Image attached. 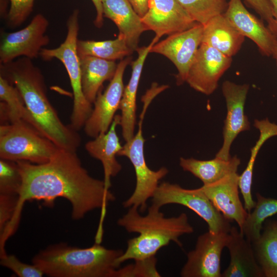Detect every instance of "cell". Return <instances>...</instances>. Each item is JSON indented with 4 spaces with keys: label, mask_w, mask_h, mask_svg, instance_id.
<instances>
[{
    "label": "cell",
    "mask_w": 277,
    "mask_h": 277,
    "mask_svg": "<svg viewBox=\"0 0 277 277\" xmlns=\"http://www.w3.org/2000/svg\"><path fill=\"white\" fill-rule=\"evenodd\" d=\"M16 163L22 184L15 212L8 227L10 231L14 232L17 227L26 202L43 201L47 206H52L56 198L63 197L71 203L72 217L74 220H80L88 212L101 208L96 233L103 234L106 206L115 197L106 188L104 181L89 175L76 152L60 149L50 161L44 164L27 161Z\"/></svg>",
    "instance_id": "obj_1"
},
{
    "label": "cell",
    "mask_w": 277,
    "mask_h": 277,
    "mask_svg": "<svg viewBox=\"0 0 277 277\" xmlns=\"http://www.w3.org/2000/svg\"><path fill=\"white\" fill-rule=\"evenodd\" d=\"M26 57L1 64V76L15 86L41 132L59 148L76 152L81 143L78 131L64 124L47 96L44 76Z\"/></svg>",
    "instance_id": "obj_2"
},
{
    "label": "cell",
    "mask_w": 277,
    "mask_h": 277,
    "mask_svg": "<svg viewBox=\"0 0 277 277\" xmlns=\"http://www.w3.org/2000/svg\"><path fill=\"white\" fill-rule=\"evenodd\" d=\"M160 209V207L152 204L146 215H141L137 208L130 207L118 220L117 224L127 231L138 234L127 241L126 251L117 259L119 266L128 260L141 261L155 256L161 248L171 241L182 247L179 238L193 232V227L185 213L166 217Z\"/></svg>",
    "instance_id": "obj_3"
},
{
    "label": "cell",
    "mask_w": 277,
    "mask_h": 277,
    "mask_svg": "<svg viewBox=\"0 0 277 277\" xmlns=\"http://www.w3.org/2000/svg\"><path fill=\"white\" fill-rule=\"evenodd\" d=\"M123 253L97 243L85 248L61 243L39 251L32 264L52 277H115L117 260Z\"/></svg>",
    "instance_id": "obj_4"
},
{
    "label": "cell",
    "mask_w": 277,
    "mask_h": 277,
    "mask_svg": "<svg viewBox=\"0 0 277 277\" xmlns=\"http://www.w3.org/2000/svg\"><path fill=\"white\" fill-rule=\"evenodd\" d=\"M78 14L79 10H74L68 18L67 35L60 46L54 49L43 48L39 53L44 60L58 59L67 70L73 94L69 125L77 131L84 127L93 109L92 104L84 95L82 86L80 60L77 51Z\"/></svg>",
    "instance_id": "obj_5"
},
{
    "label": "cell",
    "mask_w": 277,
    "mask_h": 277,
    "mask_svg": "<svg viewBox=\"0 0 277 277\" xmlns=\"http://www.w3.org/2000/svg\"><path fill=\"white\" fill-rule=\"evenodd\" d=\"M60 149L39 131L25 123L1 125V159L41 164L50 161Z\"/></svg>",
    "instance_id": "obj_6"
},
{
    "label": "cell",
    "mask_w": 277,
    "mask_h": 277,
    "mask_svg": "<svg viewBox=\"0 0 277 277\" xmlns=\"http://www.w3.org/2000/svg\"><path fill=\"white\" fill-rule=\"evenodd\" d=\"M148 106L144 105L140 115L138 131L129 141L126 142L117 155L127 157L134 169L136 186L131 195L123 203L125 208L134 207L140 212L147 209L148 200L152 197L159 186V182L168 173L167 168L163 167L156 171L148 166L144 156L145 139L143 135V121Z\"/></svg>",
    "instance_id": "obj_7"
},
{
    "label": "cell",
    "mask_w": 277,
    "mask_h": 277,
    "mask_svg": "<svg viewBox=\"0 0 277 277\" xmlns=\"http://www.w3.org/2000/svg\"><path fill=\"white\" fill-rule=\"evenodd\" d=\"M152 202L157 207L170 204L185 206L193 211L207 224L212 233H228L231 227L227 220L214 207L201 188L185 189L176 184L163 182L159 184Z\"/></svg>",
    "instance_id": "obj_8"
},
{
    "label": "cell",
    "mask_w": 277,
    "mask_h": 277,
    "mask_svg": "<svg viewBox=\"0 0 277 277\" xmlns=\"http://www.w3.org/2000/svg\"><path fill=\"white\" fill-rule=\"evenodd\" d=\"M48 26V19L38 13L24 28L6 33L1 43V64L10 63L19 56L36 58L43 47L49 43V37L45 34Z\"/></svg>",
    "instance_id": "obj_9"
},
{
    "label": "cell",
    "mask_w": 277,
    "mask_h": 277,
    "mask_svg": "<svg viewBox=\"0 0 277 277\" xmlns=\"http://www.w3.org/2000/svg\"><path fill=\"white\" fill-rule=\"evenodd\" d=\"M229 232L200 235L194 249L187 254L186 263L181 271L182 277H221V258L226 247Z\"/></svg>",
    "instance_id": "obj_10"
},
{
    "label": "cell",
    "mask_w": 277,
    "mask_h": 277,
    "mask_svg": "<svg viewBox=\"0 0 277 277\" xmlns=\"http://www.w3.org/2000/svg\"><path fill=\"white\" fill-rule=\"evenodd\" d=\"M203 28L202 24L197 23L186 30L169 35L155 43L150 50V52L166 56L174 64L178 71L176 76L177 85L186 81L191 65L202 43Z\"/></svg>",
    "instance_id": "obj_11"
},
{
    "label": "cell",
    "mask_w": 277,
    "mask_h": 277,
    "mask_svg": "<svg viewBox=\"0 0 277 277\" xmlns=\"http://www.w3.org/2000/svg\"><path fill=\"white\" fill-rule=\"evenodd\" d=\"M128 57L118 64L115 73L103 93L98 92L91 115L83 127L87 135L95 137L109 129L117 109H120L124 90L123 75L131 62Z\"/></svg>",
    "instance_id": "obj_12"
},
{
    "label": "cell",
    "mask_w": 277,
    "mask_h": 277,
    "mask_svg": "<svg viewBox=\"0 0 277 277\" xmlns=\"http://www.w3.org/2000/svg\"><path fill=\"white\" fill-rule=\"evenodd\" d=\"M250 86L247 84H237L225 81L222 84L227 114L224 121L222 147L215 157L228 160L231 156V145L241 132L250 129V123L244 111L245 104Z\"/></svg>",
    "instance_id": "obj_13"
},
{
    "label": "cell",
    "mask_w": 277,
    "mask_h": 277,
    "mask_svg": "<svg viewBox=\"0 0 277 277\" xmlns=\"http://www.w3.org/2000/svg\"><path fill=\"white\" fill-rule=\"evenodd\" d=\"M232 57L205 44L200 46L188 71L186 82L207 95L217 89L219 81L230 67Z\"/></svg>",
    "instance_id": "obj_14"
},
{
    "label": "cell",
    "mask_w": 277,
    "mask_h": 277,
    "mask_svg": "<svg viewBox=\"0 0 277 277\" xmlns=\"http://www.w3.org/2000/svg\"><path fill=\"white\" fill-rule=\"evenodd\" d=\"M147 30L159 39L164 35L186 30L195 25L177 0H150L148 9L141 18Z\"/></svg>",
    "instance_id": "obj_15"
},
{
    "label": "cell",
    "mask_w": 277,
    "mask_h": 277,
    "mask_svg": "<svg viewBox=\"0 0 277 277\" xmlns=\"http://www.w3.org/2000/svg\"><path fill=\"white\" fill-rule=\"evenodd\" d=\"M239 176L235 172L200 188L222 214L229 221L235 222L241 230L248 212L239 197Z\"/></svg>",
    "instance_id": "obj_16"
},
{
    "label": "cell",
    "mask_w": 277,
    "mask_h": 277,
    "mask_svg": "<svg viewBox=\"0 0 277 277\" xmlns=\"http://www.w3.org/2000/svg\"><path fill=\"white\" fill-rule=\"evenodd\" d=\"M224 15L244 37L251 39L266 56L273 55L276 40L269 29L245 7L241 0H229Z\"/></svg>",
    "instance_id": "obj_17"
},
{
    "label": "cell",
    "mask_w": 277,
    "mask_h": 277,
    "mask_svg": "<svg viewBox=\"0 0 277 277\" xmlns=\"http://www.w3.org/2000/svg\"><path fill=\"white\" fill-rule=\"evenodd\" d=\"M230 261L221 277H263L262 270L256 260L252 243L231 226L226 245Z\"/></svg>",
    "instance_id": "obj_18"
},
{
    "label": "cell",
    "mask_w": 277,
    "mask_h": 277,
    "mask_svg": "<svg viewBox=\"0 0 277 277\" xmlns=\"http://www.w3.org/2000/svg\"><path fill=\"white\" fill-rule=\"evenodd\" d=\"M156 37L146 47L137 48L138 57L131 63L132 73L130 79L123 94L120 109L121 111L119 125L122 128L124 140L127 142L134 135L136 123V97L140 79L145 59L151 47L157 43Z\"/></svg>",
    "instance_id": "obj_19"
},
{
    "label": "cell",
    "mask_w": 277,
    "mask_h": 277,
    "mask_svg": "<svg viewBox=\"0 0 277 277\" xmlns=\"http://www.w3.org/2000/svg\"><path fill=\"white\" fill-rule=\"evenodd\" d=\"M120 115H115L106 133L99 134L85 144L88 153L101 162L104 169V181L108 189L111 186V177L115 176L122 168L116 159L123 147L116 132V127L120 124Z\"/></svg>",
    "instance_id": "obj_20"
},
{
    "label": "cell",
    "mask_w": 277,
    "mask_h": 277,
    "mask_svg": "<svg viewBox=\"0 0 277 277\" xmlns=\"http://www.w3.org/2000/svg\"><path fill=\"white\" fill-rule=\"evenodd\" d=\"M104 17L112 21L133 51L138 48L140 36L147 29L128 0H102Z\"/></svg>",
    "instance_id": "obj_21"
},
{
    "label": "cell",
    "mask_w": 277,
    "mask_h": 277,
    "mask_svg": "<svg viewBox=\"0 0 277 277\" xmlns=\"http://www.w3.org/2000/svg\"><path fill=\"white\" fill-rule=\"evenodd\" d=\"M203 27L201 44L209 45L227 56L235 55L245 41V37L224 14L213 17Z\"/></svg>",
    "instance_id": "obj_22"
},
{
    "label": "cell",
    "mask_w": 277,
    "mask_h": 277,
    "mask_svg": "<svg viewBox=\"0 0 277 277\" xmlns=\"http://www.w3.org/2000/svg\"><path fill=\"white\" fill-rule=\"evenodd\" d=\"M83 92L88 102L94 103L103 83L113 77L117 65L92 56H79Z\"/></svg>",
    "instance_id": "obj_23"
},
{
    "label": "cell",
    "mask_w": 277,
    "mask_h": 277,
    "mask_svg": "<svg viewBox=\"0 0 277 277\" xmlns=\"http://www.w3.org/2000/svg\"><path fill=\"white\" fill-rule=\"evenodd\" d=\"M241 160L236 155L228 160L215 157L209 160H200L194 158L180 159V166L200 179L203 185L214 183L224 177L237 172Z\"/></svg>",
    "instance_id": "obj_24"
},
{
    "label": "cell",
    "mask_w": 277,
    "mask_h": 277,
    "mask_svg": "<svg viewBox=\"0 0 277 277\" xmlns=\"http://www.w3.org/2000/svg\"><path fill=\"white\" fill-rule=\"evenodd\" d=\"M0 100L2 124L24 122L41 132L17 89L1 75Z\"/></svg>",
    "instance_id": "obj_25"
},
{
    "label": "cell",
    "mask_w": 277,
    "mask_h": 277,
    "mask_svg": "<svg viewBox=\"0 0 277 277\" xmlns=\"http://www.w3.org/2000/svg\"><path fill=\"white\" fill-rule=\"evenodd\" d=\"M252 245L264 276L277 277V221H267L260 238Z\"/></svg>",
    "instance_id": "obj_26"
},
{
    "label": "cell",
    "mask_w": 277,
    "mask_h": 277,
    "mask_svg": "<svg viewBox=\"0 0 277 277\" xmlns=\"http://www.w3.org/2000/svg\"><path fill=\"white\" fill-rule=\"evenodd\" d=\"M77 51L79 56H92L115 61L130 55L133 50L128 46L124 37L118 34L115 39L103 41L77 40Z\"/></svg>",
    "instance_id": "obj_27"
},
{
    "label": "cell",
    "mask_w": 277,
    "mask_h": 277,
    "mask_svg": "<svg viewBox=\"0 0 277 277\" xmlns=\"http://www.w3.org/2000/svg\"><path fill=\"white\" fill-rule=\"evenodd\" d=\"M256 201L254 208L244 223L241 232L250 242L257 240L261 234L262 224L265 219L277 213V200L266 197L256 193Z\"/></svg>",
    "instance_id": "obj_28"
},
{
    "label": "cell",
    "mask_w": 277,
    "mask_h": 277,
    "mask_svg": "<svg viewBox=\"0 0 277 277\" xmlns=\"http://www.w3.org/2000/svg\"><path fill=\"white\" fill-rule=\"evenodd\" d=\"M196 23L203 25L217 15L224 14L228 2L226 0H177Z\"/></svg>",
    "instance_id": "obj_29"
},
{
    "label": "cell",
    "mask_w": 277,
    "mask_h": 277,
    "mask_svg": "<svg viewBox=\"0 0 277 277\" xmlns=\"http://www.w3.org/2000/svg\"><path fill=\"white\" fill-rule=\"evenodd\" d=\"M253 126L259 131L260 136L250 150V158L245 169L240 175V183L247 187L252 185L254 163L260 149L268 139L277 136V124L271 122L268 118L261 120L255 119Z\"/></svg>",
    "instance_id": "obj_30"
},
{
    "label": "cell",
    "mask_w": 277,
    "mask_h": 277,
    "mask_svg": "<svg viewBox=\"0 0 277 277\" xmlns=\"http://www.w3.org/2000/svg\"><path fill=\"white\" fill-rule=\"evenodd\" d=\"M22 175L16 162L0 159V194L18 195Z\"/></svg>",
    "instance_id": "obj_31"
},
{
    "label": "cell",
    "mask_w": 277,
    "mask_h": 277,
    "mask_svg": "<svg viewBox=\"0 0 277 277\" xmlns=\"http://www.w3.org/2000/svg\"><path fill=\"white\" fill-rule=\"evenodd\" d=\"M1 264L12 270L19 277H42L43 272L36 265L23 263L15 256L7 253L1 255Z\"/></svg>",
    "instance_id": "obj_32"
},
{
    "label": "cell",
    "mask_w": 277,
    "mask_h": 277,
    "mask_svg": "<svg viewBox=\"0 0 277 277\" xmlns=\"http://www.w3.org/2000/svg\"><path fill=\"white\" fill-rule=\"evenodd\" d=\"M8 24L15 28L23 24L31 13L35 0H10Z\"/></svg>",
    "instance_id": "obj_33"
},
{
    "label": "cell",
    "mask_w": 277,
    "mask_h": 277,
    "mask_svg": "<svg viewBox=\"0 0 277 277\" xmlns=\"http://www.w3.org/2000/svg\"><path fill=\"white\" fill-rule=\"evenodd\" d=\"M156 262L155 256L135 261L134 264L122 268L123 276H161L155 267Z\"/></svg>",
    "instance_id": "obj_34"
},
{
    "label": "cell",
    "mask_w": 277,
    "mask_h": 277,
    "mask_svg": "<svg viewBox=\"0 0 277 277\" xmlns=\"http://www.w3.org/2000/svg\"><path fill=\"white\" fill-rule=\"evenodd\" d=\"M18 195L0 194V235L11 223L16 208Z\"/></svg>",
    "instance_id": "obj_35"
},
{
    "label": "cell",
    "mask_w": 277,
    "mask_h": 277,
    "mask_svg": "<svg viewBox=\"0 0 277 277\" xmlns=\"http://www.w3.org/2000/svg\"><path fill=\"white\" fill-rule=\"evenodd\" d=\"M260 15L261 18L267 22V24L274 19L272 9L269 0H245Z\"/></svg>",
    "instance_id": "obj_36"
},
{
    "label": "cell",
    "mask_w": 277,
    "mask_h": 277,
    "mask_svg": "<svg viewBox=\"0 0 277 277\" xmlns=\"http://www.w3.org/2000/svg\"><path fill=\"white\" fill-rule=\"evenodd\" d=\"M150 0H128L134 10L142 18L148 9Z\"/></svg>",
    "instance_id": "obj_37"
},
{
    "label": "cell",
    "mask_w": 277,
    "mask_h": 277,
    "mask_svg": "<svg viewBox=\"0 0 277 277\" xmlns=\"http://www.w3.org/2000/svg\"><path fill=\"white\" fill-rule=\"evenodd\" d=\"M96 12V15L94 23L97 28H101L103 24V9L102 0H91Z\"/></svg>",
    "instance_id": "obj_38"
},
{
    "label": "cell",
    "mask_w": 277,
    "mask_h": 277,
    "mask_svg": "<svg viewBox=\"0 0 277 277\" xmlns=\"http://www.w3.org/2000/svg\"><path fill=\"white\" fill-rule=\"evenodd\" d=\"M267 27L274 35L276 40L275 49L273 55V57H274L275 55H277V24L275 23L273 19L272 22L267 24Z\"/></svg>",
    "instance_id": "obj_39"
},
{
    "label": "cell",
    "mask_w": 277,
    "mask_h": 277,
    "mask_svg": "<svg viewBox=\"0 0 277 277\" xmlns=\"http://www.w3.org/2000/svg\"><path fill=\"white\" fill-rule=\"evenodd\" d=\"M272 9L274 22L277 24V0H269Z\"/></svg>",
    "instance_id": "obj_40"
},
{
    "label": "cell",
    "mask_w": 277,
    "mask_h": 277,
    "mask_svg": "<svg viewBox=\"0 0 277 277\" xmlns=\"http://www.w3.org/2000/svg\"><path fill=\"white\" fill-rule=\"evenodd\" d=\"M274 58H275V60H276V64H277V55H275V56H274Z\"/></svg>",
    "instance_id": "obj_41"
}]
</instances>
